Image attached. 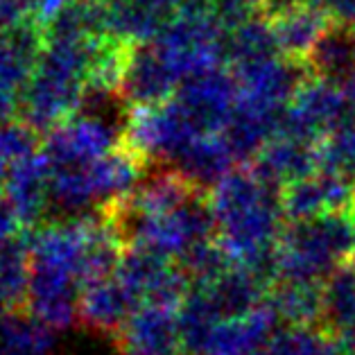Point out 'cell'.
Returning <instances> with one entry per match:
<instances>
[{"instance_id": "obj_1", "label": "cell", "mask_w": 355, "mask_h": 355, "mask_svg": "<svg viewBox=\"0 0 355 355\" xmlns=\"http://www.w3.org/2000/svg\"><path fill=\"white\" fill-rule=\"evenodd\" d=\"M218 242L233 263L261 270L276 261L281 233L288 224L283 190L238 166L211 190Z\"/></svg>"}, {"instance_id": "obj_2", "label": "cell", "mask_w": 355, "mask_h": 355, "mask_svg": "<svg viewBox=\"0 0 355 355\" xmlns=\"http://www.w3.org/2000/svg\"><path fill=\"white\" fill-rule=\"evenodd\" d=\"M351 213L288 222L279 240L276 281L322 285L337 267L353 261Z\"/></svg>"}, {"instance_id": "obj_3", "label": "cell", "mask_w": 355, "mask_h": 355, "mask_svg": "<svg viewBox=\"0 0 355 355\" xmlns=\"http://www.w3.org/2000/svg\"><path fill=\"white\" fill-rule=\"evenodd\" d=\"M120 143L123 132H116L107 120L91 114H77L43 138L41 152L53 168H89L118 150Z\"/></svg>"}, {"instance_id": "obj_4", "label": "cell", "mask_w": 355, "mask_h": 355, "mask_svg": "<svg viewBox=\"0 0 355 355\" xmlns=\"http://www.w3.org/2000/svg\"><path fill=\"white\" fill-rule=\"evenodd\" d=\"M50 179H53V168L41 150L10 166L3 199L16 215L23 231H34L48 222Z\"/></svg>"}, {"instance_id": "obj_5", "label": "cell", "mask_w": 355, "mask_h": 355, "mask_svg": "<svg viewBox=\"0 0 355 355\" xmlns=\"http://www.w3.org/2000/svg\"><path fill=\"white\" fill-rule=\"evenodd\" d=\"M355 209V181L333 170L319 168L315 175L283 190V211L288 222L322 218Z\"/></svg>"}, {"instance_id": "obj_6", "label": "cell", "mask_w": 355, "mask_h": 355, "mask_svg": "<svg viewBox=\"0 0 355 355\" xmlns=\"http://www.w3.org/2000/svg\"><path fill=\"white\" fill-rule=\"evenodd\" d=\"M181 77L168 64L154 46H136L129 62L120 98H125L132 109L138 107H161L177 95Z\"/></svg>"}, {"instance_id": "obj_7", "label": "cell", "mask_w": 355, "mask_h": 355, "mask_svg": "<svg viewBox=\"0 0 355 355\" xmlns=\"http://www.w3.org/2000/svg\"><path fill=\"white\" fill-rule=\"evenodd\" d=\"M177 310L152 303L141 306L118 337L120 349L127 355H184Z\"/></svg>"}, {"instance_id": "obj_8", "label": "cell", "mask_w": 355, "mask_h": 355, "mask_svg": "<svg viewBox=\"0 0 355 355\" xmlns=\"http://www.w3.org/2000/svg\"><path fill=\"white\" fill-rule=\"evenodd\" d=\"M141 306L143 303L138 301L114 274V276H109V279L86 285L82 290L80 322L86 328H91V331L116 335V340H118L127 322Z\"/></svg>"}, {"instance_id": "obj_9", "label": "cell", "mask_w": 355, "mask_h": 355, "mask_svg": "<svg viewBox=\"0 0 355 355\" xmlns=\"http://www.w3.org/2000/svg\"><path fill=\"white\" fill-rule=\"evenodd\" d=\"M251 168L267 184L285 190L319 170V145L297 136L279 134L267 143L258 159L251 163Z\"/></svg>"}, {"instance_id": "obj_10", "label": "cell", "mask_w": 355, "mask_h": 355, "mask_svg": "<svg viewBox=\"0 0 355 355\" xmlns=\"http://www.w3.org/2000/svg\"><path fill=\"white\" fill-rule=\"evenodd\" d=\"M204 288L224 322L256 313L265 303L267 292H270V285L240 263H233L227 272L220 274L213 283L204 285Z\"/></svg>"}, {"instance_id": "obj_11", "label": "cell", "mask_w": 355, "mask_h": 355, "mask_svg": "<svg viewBox=\"0 0 355 355\" xmlns=\"http://www.w3.org/2000/svg\"><path fill=\"white\" fill-rule=\"evenodd\" d=\"M319 331L337 342L355 344V261L340 265L322 283Z\"/></svg>"}, {"instance_id": "obj_12", "label": "cell", "mask_w": 355, "mask_h": 355, "mask_svg": "<svg viewBox=\"0 0 355 355\" xmlns=\"http://www.w3.org/2000/svg\"><path fill=\"white\" fill-rule=\"evenodd\" d=\"M281 328L283 324L263 303L256 313L247 317L222 322L206 355H258Z\"/></svg>"}, {"instance_id": "obj_13", "label": "cell", "mask_w": 355, "mask_h": 355, "mask_svg": "<svg viewBox=\"0 0 355 355\" xmlns=\"http://www.w3.org/2000/svg\"><path fill=\"white\" fill-rule=\"evenodd\" d=\"M233 168H238V163L220 134L195 138L186 152L172 163V170L204 190H213Z\"/></svg>"}, {"instance_id": "obj_14", "label": "cell", "mask_w": 355, "mask_h": 355, "mask_svg": "<svg viewBox=\"0 0 355 355\" xmlns=\"http://www.w3.org/2000/svg\"><path fill=\"white\" fill-rule=\"evenodd\" d=\"M317 80L342 86L355 75V25L331 23L308 55Z\"/></svg>"}, {"instance_id": "obj_15", "label": "cell", "mask_w": 355, "mask_h": 355, "mask_svg": "<svg viewBox=\"0 0 355 355\" xmlns=\"http://www.w3.org/2000/svg\"><path fill=\"white\" fill-rule=\"evenodd\" d=\"M270 21L281 53L292 59H308L319 37L331 25L326 23V14L319 12L317 7L308 5L306 0H299L297 5L272 16Z\"/></svg>"}, {"instance_id": "obj_16", "label": "cell", "mask_w": 355, "mask_h": 355, "mask_svg": "<svg viewBox=\"0 0 355 355\" xmlns=\"http://www.w3.org/2000/svg\"><path fill=\"white\" fill-rule=\"evenodd\" d=\"M265 306L288 328H319L322 285L276 281L267 292Z\"/></svg>"}, {"instance_id": "obj_17", "label": "cell", "mask_w": 355, "mask_h": 355, "mask_svg": "<svg viewBox=\"0 0 355 355\" xmlns=\"http://www.w3.org/2000/svg\"><path fill=\"white\" fill-rule=\"evenodd\" d=\"M177 319L184 355H206L215 331L224 322L204 285H190V292L177 310Z\"/></svg>"}, {"instance_id": "obj_18", "label": "cell", "mask_w": 355, "mask_h": 355, "mask_svg": "<svg viewBox=\"0 0 355 355\" xmlns=\"http://www.w3.org/2000/svg\"><path fill=\"white\" fill-rule=\"evenodd\" d=\"M30 249L25 233L0 245V315L28 308Z\"/></svg>"}, {"instance_id": "obj_19", "label": "cell", "mask_w": 355, "mask_h": 355, "mask_svg": "<svg viewBox=\"0 0 355 355\" xmlns=\"http://www.w3.org/2000/svg\"><path fill=\"white\" fill-rule=\"evenodd\" d=\"M32 16L28 0H0V34L12 32Z\"/></svg>"}, {"instance_id": "obj_20", "label": "cell", "mask_w": 355, "mask_h": 355, "mask_svg": "<svg viewBox=\"0 0 355 355\" xmlns=\"http://www.w3.org/2000/svg\"><path fill=\"white\" fill-rule=\"evenodd\" d=\"M297 3H299V0H261L263 10L270 12V19L276 14H281L283 10H288V7L297 5Z\"/></svg>"}, {"instance_id": "obj_21", "label": "cell", "mask_w": 355, "mask_h": 355, "mask_svg": "<svg viewBox=\"0 0 355 355\" xmlns=\"http://www.w3.org/2000/svg\"><path fill=\"white\" fill-rule=\"evenodd\" d=\"M351 224H353V238H355V209L351 211ZM353 261H355V247H353Z\"/></svg>"}, {"instance_id": "obj_22", "label": "cell", "mask_w": 355, "mask_h": 355, "mask_svg": "<svg viewBox=\"0 0 355 355\" xmlns=\"http://www.w3.org/2000/svg\"><path fill=\"white\" fill-rule=\"evenodd\" d=\"M0 41H3V34H0Z\"/></svg>"}, {"instance_id": "obj_23", "label": "cell", "mask_w": 355, "mask_h": 355, "mask_svg": "<svg viewBox=\"0 0 355 355\" xmlns=\"http://www.w3.org/2000/svg\"><path fill=\"white\" fill-rule=\"evenodd\" d=\"M84 3H89V0H84Z\"/></svg>"}, {"instance_id": "obj_24", "label": "cell", "mask_w": 355, "mask_h": 355, "mask_svg": "<svg viewBox=\"0 0 355 355\" xmlns=\"http://www.w3.org/2000/svg\"><path fill=\"white\" fill-rule=\"evenodd\" d=\"M353 181H355V177H353Z\"/></svg>"}]
</instances>
